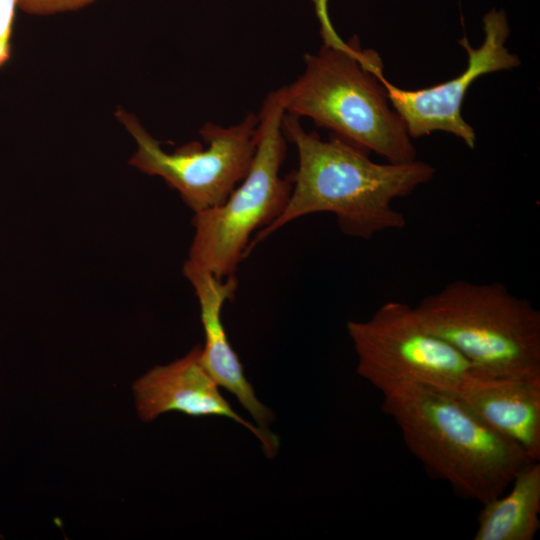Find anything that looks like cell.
Masks as SVG:
<instances>
[{"mask_svg": "<svg viewBox=\"0 0 540 540\" xmlns=\"http://www.w3.org/2000/svg\"><path fill=\"white\" fill-rule=\"evenodd\" d=\"M485 38L473 48L464 35L458 42L467 51L468 65L454 78L427 88L405 90L390 83L383 74V63L377 52L364 50L367 67L378 77L389 103L405 124L410 137H421L442 131L460 138L473 149L476 133L462 117L466 93L473 82L488 73L510 70L520 59L505 46L509 24L503 10L492 9L483 17Z\"/></svg>", "mask_w": 540, "mask_h": 540, "instance_id": "obj_8", "label": "cell"}, {"mask_svg": "<svg viewBox=\"0 0 540 540\" xmlns=\"http://www.w3.org/2000/svg\"><path fill=\"white\" fill-rule=\"evenodd\" d=\"M323 45L304 55L305 69L281 87L285 113L308 117L335 136L391 163L416 160L404 122L391 109L384 87L367 67L356 36L345 42L334 29L328 0H313Z\"/></svg>", "mask_w": 540, "mask_h": 540, "instance_id": "obj_2", "label": "cell"}, {"mask_svg": "<svg viewBox=\"0 0 540 540\" xmlns=\"http://www.w3.org/2000/svg\"><path fill=\"white\" fill-rule=\"evenodd\" d=\"M99 0H18V9L33 16H51L82 10Z\"/></svg>", "mask_w": 540, "mask_h": 540, "instance_id": "obj_13", "label": "cell"}, {"mask_svg": "<svg viewBox=\"0 0 540 540\" xmlns=\"http://www.w3.org/2000/svg\"><path fill=\"white\" fill-rule=\"evenodd\" d=\"M282 130L298 153V167L289 175L291 195L281 215L253 237L248 254L284 225L315 213L334 214L340 231L357 239L403 229L406 218L393 201L435 175L433 166L417 159L376 163L367 151L337 136L323 140L307 132L294 115L284 114Z\"/></svg>", "mask_w": 540, "mask_h": 540, "instance_id": "obj_1", "label": "cell"}, {"mask_svg": "<svg viewBox=\"0 0 540 540\" xmlns=\"http://www.w3.org/2000/svg\"><path fill=\"white\" fill-rule=\"evenodd\" d=\"M510 490L483 504L474 540H532L540 527V464L527 463Z\"/></svg>", "mask_w": 540, "mask_h": 540, "instance_id": "obj_12", "label": "cell"}, {"mask_svg": "<svg viewBox=\"0 0 540 540\" xmlns=\"http://www.w3.org/2000/svg\"><path fill=\"white\" fill-rule=\"evenodd\" d=\"M483 423L540 459V375L490 376L473 371L449 392Z\"/></svg>", "mask_w": 540, "mask_h": 540, "instance_id": "obj_10", "label": "cell"}, {"mask_svg": "<svg viewBox=\"0 0 540 540\" xmlns=\"http://www.w3.org/2000/svg\"><path fill=\"white\" fill-rule=\"evenodd\" d=\"M346 328L357 355V373L382 394L406 385L451 392L474 371L407 303L386 302L367 320L348 321Z\"/></svg>", "mask_w": 540, "mask_h": 540, "instance_id": "obj_7", "label": "cell"}, {"mask_svg": "<svg viewBox=\"0 0 540 540\" xmlns=\"http://www.w3.org/2000/svg\"><path fill=\"white\" fill-rule=\"evenodd\" d=\"M115 116L136 143L129 164L162 178L194 214L228 198L247 174L256 149L258 114L254 113L230 127L206 122L199 134L207 147L193 141L173 153L164 151L134 114L118 108Z\"/></svg>", "mask_w": 540, "mask_h": 540, "instance_id": "obj_6", "label": "cell"}, {"mask_svg": "<svg viewBox=\"0 0 540 540\" xmlns=\"http://www.w3.org/2000/svg\"><path fill=\"white\" fill-rule=\"evenodd\" d=\"M183 274L191 283L200 307L205 342L201 347V361L218 383L232 393L266 433L273 414L255 395L247 380L241 361L231 346L222 321V309L237 290L235 276L220 279L190 260L183 265Z\"/></svg>", "mask_w": 540, "mask_h": 540, "instance_id": "obj_11", "label": "cell"}, {"mask_svg": "<svg viewBox=\"0 0 540 540\" xmlns=\"http://www.w3.org/2000/svg\"><path fill=\"white\" fill-rule=\"evenodd\" d=\"M414 309L423 325L476 373L540 375V311L504 284L455 280Z\"/></svg>", "mask_w": 540, "mask_h": 540, "instance_id": "obj_4", "label": "cell"}, {"mask_svg": "<svg viewBox=\"0 0 540 540\" xmlns=\"http://www.w3.org/2000/svg\"><path fill=\"white\" fill-rule=\"evenodd\" d=\"M18 0H0V69L9 61Z\"/></svg>", "mask_w": 540, "mask_h": 540, "instance_id": "obj_14", "label": "cell"}, {"mask_svg": "<svg viewBox=\"0 0 540 540\" xmlns=\"http://www.w3.org/2000/svg\"><path fill=\"white\" fill-rule=\"evenodd\" d=\"M382 395L408 450L463 498L490 502L534 461L449 392L406 385Z\"/></svg>", "mask_w": 540, "mask_h": 540, "instance_id": "obj_3", "label": "cell"}, {"mask_svg": "<svg viewBox=\"0 0 540 540\" xmlns=\"http://www.w3.org/2000/svg\"><path fill=\"white\" fill-rule=\"evenodd\" d=\"M281 88L269 92L258 113L257 142L243 180L219 206L195 213L188 260L220 279L235 276L253 237L284 211L292 191L280 169L286 157Z\"/></svg>", "mask_w": 540, "mask_h": 540, "instance_id": "obj_5", "label": "cell"}, {"mask_svg": "<svg viewBox=\"0 0 540 540\" xmlns=\"http://www.w3.org/2000/svg\"><path fill=\"white\" fill-rule=\"evenodd\" d=\"M219 387L203 366L201 346L197 345L182 358L146 372L134 382L132 389L138 415L145 422L167 412L191 417H226L250 430L262 443L267 457L275 456L278 437L240 417Z\"/></svg>", "mask_w": 540, "mask_h": 540, "instance_id": "obj_9", "label": "cell"}]
</instances>
